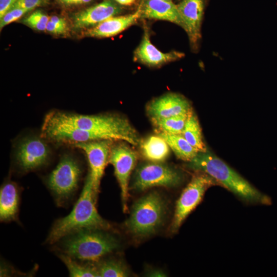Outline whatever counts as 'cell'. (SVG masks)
<instances>
[{
	"label": "cell",
	"instance_id": "obj_1",
	"mask_svg": "<svg viewBox=\"0 0 277 277\" xmlns=\"http://www.w3.org/2000/svg\"><path fill=\"white\" fill-rule=\"evenodd\" d=\"M109 230L80 229L62 238L51 245V249L55 254H64L83 262L96 263L120 247L119 240Z\"/></svg>",
	"mask_w": 277,
	"mask_h": 277
},
{
	"label": "cell",
	"instance_id": "obj_2",
	"mask_svg": "<svg viewBox=\"0 0 277 277\" xmlns=\"http://www.w3.org/2000/svg\"><path fill=\"white\" fill-rule=\"evenodd\" d=\"M189 162L188 167L190 169L208 174L242 201L249 204H271V199L269 196L258 190L222 160L212 153L208 151L198 152Z\"/></svg>",
	"mask_w": 277,
	"mask_h": 277
},
{
	"label": "cell",
	"instance_id": "obj_3",
	"mask_svg": "<svg viewBox=\"0 0 277 277\" xmlns=\"http://www.w3.org/2000/svg\"><path fill=\"white\" fill-rule=\"evenodd\" d=\"M97 201L90 176L87 174L82 191L71 211L52 224L44 244L52 245L63 236L84 228L110 230L109 222L98 213Z\"/></svg>",
	"mask_w": 277,
	"mask_h": 277
},
{
	"label": "cell",
	"instance_id": "obj_4",
	"mask_svg": "<svg viewBox=\"0 0 277 277\" xmlns=\"http://www.w3.org/2000/svg\"><path fill=\"white\" fill-rule=\"evenodd\" d=\"M43 123L85 131L112 133L134 146L137 145L140 142L137 133L129 121L117 115H83L53 110L46 115Z\"/></svg>",
	"mask_w": 277,
	"mask_h": 277
},
{
	"label": "cell",
	"instance_id": "obj_5",
	"mask_svg": "<svg viewBox=\"0 0 277 277\" xmlns=\"http://www.w3.org/2000/svg\"><path fill=\"white\" fill-rule=\"evenodd\" d=\"M82 174V165L74 156L66 154L61 157L45 180L57 206L67 207L74 200Z\"/></svg>",
	"mask_w": 277,
	"mask_h": 277
},
{
	"label": "cell",
	"instance_id": "obj_6",
	"mask_svg": "<svg viewBox=\"0 0 277 277\" xmlns=\"http://www.w3.org/2000/svg\"><path fill=\"white\" fill-rule=\"evenodd\" d=\"M166 213V204L157 192H151L135 202L126 222L129 231L136 236L154 233L161 226Z\"/></svg>",
	"mask_w": 277,
	"mask_h": 277
},
{
	"label": "cell",
	"instance_id": "obj_7",
	"mask_svg": "<svg viewBox=\"0 0 277 277\" xmlns=\"http://www.w3.org/2000/svg\"><path fill=\"white\" fill-rule=\"evenodd\" d=\"M194 175L185 187L177 201L171 230L176 232L181 225L202 200L206 191L210 187L219 184L208 174L202 172Z\"/></svg>",
	"mask_w": 277,
	"mask_h": 277
},
{
	"label": "cell",
	"instance_id": "obj_8",
	"mask_svg": "<svg viewBox=\"0 0 277 277\" xmlns=\"http://www.w3.org/2000/svg\"><path fill=\"white\" fill-rule=\"evenodd\" d=\"M182 175L175 169L157 162L140 165L136 170L132 189L142 191L153 187H174L182 181Z\"/></svg>",
	"mask_w": 277,
	"mask_h": 277
},
{
	"label": "cell",
	"instance_id": "obj_9",
	"mask_svg": "<svg viewBox=\"0 0 277 277\" xmlns=\"http://www.w3.org/2000/svg\"><path fill=\"white\" fill-rule=\"evenodd\" d=\"M42 137L28 136L21 140L15 153V164L21 173L35 171L45 166L50 156V148Z\"/></svg>",
	"mask_w": 277,
	"mask_h": 277
},
{
	"label": "cell",
	"instance_id": "obj_10",
	"mask_svg": "<svg viewBox=\"0 0 277 277\" xmlns=\"http://www.w3.org/2000/svg\"><path fill=\"white\" fill-rule=\"evenodd\" d=\"M137 153L124 143L112 145L108 163L114 167L115 175L121 189L123 210L127 212L130 176L136 164Z\"/></svg>",
	"mask_w": 277,
	"mask_h": 277
},
{
	"label": "cell",
	"instance_id": "obj_11",
	"mask_svg": "<svg viewBox=\"0 0 277 277\" xmlns=\"http://www.w3.org/2000/svg\"><path fill=\"white\" fill-rule=\"evenodd\" d=\"M113 141L104 140L81 142L74 146L82 150L87 157L89 164L88 174L90 177L94 195L97 199L101 181L108 159Z\"/></svg>",
	"mask_w": 277,
	"mask_h": 277
},
{
	"label": "cell",
	"instance_id": "obj_12",
	"mask_svg": "<svg viewBox=\"0 0 277 277\" xmlns=\"http://www.w3.org/2000/svg\"><path fill=\"white\" fill-rule=\"evenodd\" d=\"M190 44L197 48L201 39V27L204 11V0H182L177 5Z\"/></svg>",
	"mask_w": 277,
	"mask_h": 277
},
{
	"label": "cell",
	"instance_id": "obj_13",
	"mask_svg": "<svg viewBox=\"0 0 277 277\" xmlns=\"http://www.w3.org/2000/svg\"><path fill=\"white\" fill-rule=\"evenodd\" d=\"M191 109L187 100L176 93H169L154 99L147 107L152 118H165L187 113Z\"/></svg>",
	"mask_w": 277,
	"mask_h": 277
},
{
	"label": "cell",
	"instance_id": "obj_14",
	"mask_svg": "<svg viewBox=\"0 0 277 277\" xmlns=\"http://www.w3.org/2000/svg\"><path fill=\"white\" fill-rule=\"evenodd\" d=\"M134 56L136 60L143 64L156 67L180 59L184 54L178 51L161 52L151 42L148 30L145 28L142 41L135 51Z\"/></svg>",
	"mask_w": 277,
	"mask_h": 277
},
{
	"label": "cell",
	"instance_id": "obj_15",
	"mask_svg": "<svg viewBox=\"0 0 277 277\" xmlns=\"http://www.w3.org/2000/svg\"><path fill=\"white\" fill-rule=\"evenodd\" d=\"M21 189L14 182L7 180L0 188V221L18 222Z\"/></svg>",
	"mask_w": 277,
	"mask_h": 277
},
{
	"label": "cell",
	"instance_id": "obj_16",
	"mask_svg": "<svg viewBox=\"0 0 277 277\" xmlns=\"http://www.w3.org/2000/svg\"><path fill=\"white\" fill-rule=\"evenodd\" d=\"M141 15L140 5L133 13L109 18L88 29L85 35L95 37H108L116 35L134 24L141 18Z\"/></svg>",
	"mask_w": 277,
	"mask_h": 277
},
{
	"label": "cell",
	"instance_id": "obj_17",
	"mask_svg": "<svg viewBox=\"0 0 277 277\" xmlns=\"http://www.w3.org/2000/svg\"><path fill=\"white\" fill-rule=\"evenodd\" d=\"M120 12V8L115 3L110 0H104L75 14L73 17L74 27L81 29L95 26Z\"/></svg>",
	"mask_w": 277,
	"mask_h": 277
},
{
	"label": "cell",
	"instance_id": "obj_18",
	"mask_svg": "<svg viewBox=\"0 0 277 277\" xmlns=\"http://www.w3.org/2000/svg\"><path fill=\"white\" fill-rule=\"evenodd\" d=\"M141 9V18L167 21L184 28L177 5L172 1L146 0Z\"/></svg>",
	"mask_w": 277,
	"mask_h": 277
},
{
	"label": "cell",
	"instance_id": "obj_19",
	"mask_svg": "<svg viewBox=\"0 0 277 277\" xmlns=\"http://www.w3.org/2000/svg\"><path fill=\"white\" fill-rule=\"evenodd\" d=\"M169 148L166 141L157 134L149 136L141 144L142 155L152 162L165 161L169 154Z\"/></svg>",
	"mask_w": 277,
	"mask_h": 277
},
{
	"label": "cell",
	"instance_id": "obj_20",
	"mask_svg": "<svg viewBox=\"0 0 277 277\" xmlns=\"http://www.w3.org/2000/svg\"><path fill=\"white\" fill-rule=\"evenodd\" d=\"M157 134L166 141L179 159L190 162L198 153L182 134H172L161 131H158Z\"/></svg>",
	"mask_w": 277,
	"mask_h": 277
},
{
	"label": "cell",
	"instance_id": "obj_21",
	"mask_svg": "<svg viewBox=\"0 0 277 277\" xmlns=\"http://www.w3.org/2000/svg\"><path fill=\"white\" fill-rule=\"evenodd\" d=\"M182 135L198 152L207 151L198 118L192 109L189 112Z\"/></svg>",
	"mask_w": 277,
	"mask_h": 277
},
{
	"label": "cell",
	"instance_id": "obj_22",
	"mask_svg": "<svg viewBox=\"0 0 277 277\" xmlns=\"http://www.w3.org/2000/svg\"><path fill=\"white\" fill-rule=\"evenodd\" d=\"M67 267L69 275L71 277H99L95 263L83 262L69 256L56 254Z\"/></svg>",
	"mask_w": 277,
	"mask_h": 277
},
{
	"label": "cell",
	"instance_id": "obj_23",
	"mask_svg": "<svg viewBox=\"0 0 277 277\" xmlns=\"http://www.w3.org/2000/svg\"><path fill=\"white\" fill-rule=\"evenodd\" d=\"M189 112L165 118H152L151 121L159 131L172 134H182Z\"/></svg>",
	"mask_w": 277,
	"mask_h": 277
},
{
	"label": "cell",
	"instance_id": "obj_24",
	"mask_svg": "<svg viewBox=\"0 0 277 277\" xmlns=\"http://www.w3.org/2000/svg\"><path fill=\"white\" fill-rule=\"evenodd\" d=\"M95 263L101 277H125L129 275L125 265L116 259H102Z\"/></svg>",
	"mask_w": 277,
	"mask_h": 277
},
{
	"label": "cell",
	"instance_id": "obj_25",
	"mask_svg": "<svg viewBox=\"0 0 277 277\" xmlns=\"http://www.w3.org/2000/svg\"><path fill=\"white\" fill-rule=\"evenodd\" d=\"M49 18L41 11H36L27 17L25 23L32 28L38 31H45Z\"/></svg>",
	"mask_w": 277,
	"mask_h": 277
},
{
	"label": "cell",
	"instance_id": "obj_26",
	"mask_svg": "<svg viewBox=\"0 0 277 277\" xmlns=\"http://www.w3.org/2000/svg\"><path fill=\"white\" fill-rule=\"evenodd\" d=\"M46 30L53 34H64L67 31V23L63 18L52 16L49 18Z\"/></svg>",
	"mask_w": 277,
	"mask_h": 277
},
{
	"label": "cell",
	"instance_id": "obj_27",
	"mask_svg": "<svg viewBox=\"0 0 277 277\" xmlns=\"http://www.w3.org/2000/svg\"><path fill=\"white\" fill-rule=\"evenodd\" d=\"M27 12L24 9L19 7H13L0 18V28L2 29L5 26L16 21L21 17Z\"/></svg>",
	"mask_w": 277,
	"mask_h": 277
},
{
	"label": "cell",
	"instance_id": "obj_28",
	"mask_svg": "<svg viewBox=\"0 0 277 277\" xmlns=\"http://www.w3.org/2000/svg\"><path fill=\"white\" fill-rule=\"evenodd\" d=\"M46 2L47 0H18L13 7L21 8L29 11L44 5Z\"/></svg>",
	"mask_w": 277,
	"mask_h": 277
},
{
	"label": "cell",
	"instance_id": "obj_29",
	"mask_svg": "<svg viewBox=\"0 0 277 277\" xmlns=\"http://www.w3.org/2000/svg\"><path fill=\"white\" fill-rule=\"evenodd\" d=\"M18 0H0V18L11 9Z\"/></svg>",
	"mask_w": 277,
	"mask_h": 277
},
{
	"label": "cell",
	"instance_id": "obj_30",
	"mask_svg": "<svg viewBox=\"0 0 277 277\" xmlns=\"http://www.w3.org/2000/svg\"><path fill=\"white\" fill-rule=\"evenodd\" d=\"M60 3L65 5L85 4L93 0H57Z\"/></svg>",
	"mask_w": 277,
	"mask_h": 277
},
{
	"label": "cell",
	"instance_id": "obj_31",
	"mask_svg": "<svg viewBox=\"0 0 277 277\" xmlns=\"http://www.w3.org/2000/svg\"><path fill=\"white\" fill-rule=\"evenodd\" d=\"M150 276H165L166 275L162 271L153 270L149 272L148 274Z\"/></svg>",
	"mask_w": 277,
	"mask_h": 277
},
{
	"label": "cell",
	"instance_id": "obj_32",
	"mask_svg": "<svg viewBox=\"0 0 277 277\" xmlns=\"http://www.w3.org/2000/svg\"><path fill=\"white\" fill-rule=\"evenodd\" d=\"M121 5L129 6L133 4L135 0H115Z\"/></svg>",
	"mask_w": 277,
	"mask_h": 277
},
{
	"label": "cell",
	"instance_id": "obj_33",
	"mask_svg": "<svg viewBox=\"0 0 277 277\" xmlns=\"http://www.w3.org/2000/svg\"><path fill=\"white\" fill-rule=\"evenodd\" d=\"M164 1H171V0H164Z\"/></svg>",
	"mask_w": 277,
	"mask_h": 277
}]
</instances>
